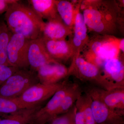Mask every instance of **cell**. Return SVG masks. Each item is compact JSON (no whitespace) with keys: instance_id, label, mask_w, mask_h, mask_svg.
Masks as SVG:
<instances>
[{"instance_id":"9a60e30c","label":"cell","mask_w":124,"mask_h":124,"mask_svg":"<svg viewBox=\"0 0 124 124\" xmlns=\"http://www.w3.org/2000/svg\"><path fill=\"white\" fill-rule=\"evenodd\" d=\"M68 27L63 23L61 19L48 20L45 23L42 36L50 39L63 40L69 33Z\"/></svg>"},{"instance_id":"5bb4252c","label":"cell","mask_w":124,"mask_h":124,"mask_svg":"<svg viewBox=\"0 0 124 124\" xmlns=\"http://www.w3.org/2000/svg\"><path fill=\"white\" fill-rule=\"evenodd\" d=\"M28 1L30 6L42 19H45L48 21L60 18L57 11L55 0H29Z\"/></svg>"},{"instance_id":"277c9868","label":"cell","mask_w":124,"mask_h":124,"mask_svg":"<svg viewBox=\"0 0 124 124\" xmlns=\"http://www.w3.org/2000/svg\"><path fill=\"white\" fill-rule=\"evenodd\" d=\"M67 83L64 81L46 85L39 82L29 87L19 97L15 99L23 108L39 106L43 102L51 98Z\"/></svg>"},{"instance_id":"3957f363","label":"cell","mask_w":124,"mask_h":124,"mask_svg":"<svg viewBox=\"0 0 124 124\" xmlns=\"http://www.w3.org/2000/svg\"><path fill=\"white\" fill-rule=\"evenodd\" d=\"M100 70L97 84L107 90L124 88V63L118 58L102 61L98 67Z\"/></svg>"},{"instance_id":"5b68a950","label":"cell","mask_w":124,"mask_h":124,"mask_svg":"<svg viewBox=\"0 0 124 124\" xmlns=\"http://www.w3.org/2000/svg\"><path fill=\"white\" fill-rule=\"evenodd\" d=\"M30 40L20 34L12 33L7 49L10 66L19 69L29 68L28 53Z\"/></svg>"},{"instance_id":"d6986e66","label":"cell","mask_w":124,"mask_h":124,"mask_svg":"<svg viewBox=\"0 0 124 124\" xmlns=\"http://www.w3.org/2000/svg\"><path fill=\"white\" fill-rule=\"evenodd\" d=\"M12 33L5 20L0 19V64L11 66L7 55V49Z\"/></svg>"},{"instance_id":"484cf974","label":"cell","mask_w":124,"mask_h":124,"mask_svg":"<svg viewBox=\"0 0 124 124\" xmlns=\"http://www.w3.org/2000/svg\"><path fill=\"white\" fill-rule=\"evenodd\" d=\"M76 107L75 122L76 124H85V119L84 113L81 109Z\"/></svg>"},{"instance_id":"8992f818","label":"cell","mask_w":124,"mask_h":124,"mask_svg":"<svg viewBox=\"0 0 124 124\" xmlns=\"http://www.w3.org/2000/svg\"><path fill=\"white\" fill-rule=\"evenodd\" d=\"M85 93L92 98L101 102L120 115L124 116V88L107 90L95 86H90Z\"/></svg>"},{"instance_id":"30bf717a","label":"cell","mask_w":124,"mask_h":124,"mask_svg":"<svg viewBox=\"0 0 124 124\" xmlns=\"http://www.w3.org/2000/svg\"><path fill=\"white\" fill-rule=\"evenodd\" d=\"M68 71L65 66L58 62L44 65L38 69L37 73L40 83L49 85L60 82L67 76Z\"/></svg>"},{"instance_id":"7402d4cb","label":"cell","mask_w":124,"mask_h":124,"mask_svg":"<svg viewBox=\"0 0 124 124\" xmlns=\"http://www.w3.org/2000/svg\"><path fill=\"white\" fill-rule=\"evenodd\" d=\"M74 35L73 42L82 44L87 36V28L82 14L78 12L75 15L74 21Z\"/></svg>"},{"instance_id":"d4e9b609","label":"cell","mask_w":124,"mask_h":124,"mask_svg":"<svg viewBox=\"0 0 124 124\" xmlns=\"http://www.w3.org/2000/svg\"><path fill=\"white\" fill-rule=\"evenodd\" d=\"M19 69L15 67L0 64V86Z\"/></svg>"},{"instance_id":"ac0fdd59","label":"cell","mask_w":124,"mask_h":124,"mask_svg":"<svg viewBox=\"0 0 124 124\" xmlns=\"http://www.w3.org/2000/svg\"><path fill=\"white\" fill-rule=\"evenodd\" d=\"M81 94L82 90L79 85L76 83L71 84L69 90L62 101L58 111L57 116L69 111Z\"/></svg>"},{"instance_id":"603a6c76","label":"cell","mask_w":124,"mask_h":124,"mask_svg":"<svg viewBox=\"0 0 124 124\" xmlns=\"http://www.w3.org/2000/svg\"><path fill=\"white\" fill-rule=\"evenodd\" d=\"M22 108H23L15 99L0 96V114H11Z\"/></svg>"},{"instance_id":"e0dca14e","label":"cell","mask_w":124,"mask_h":124,"mask_svg":"<svg viewBox=\"0 0 124 124\" xmlns=\"http://www.w3.org/2000/svg\"><path fill=\"white\" fill-rule=\"evenodd\" d=\"M41 107L20 109L14 113L0 114V124H29L35 112Z\"/></svg>"},{"instance_id":"9c48e42d","label":"cell","mask_w":124,"mask_h":124,"mask_svg":"<svg viewBox=\"0 0 124 124\" xmlns=\"http://www.w3.org/2000/svg\"><path fill=\"white\" fill-rule=\"evenodd\" d=\"M82 14L87 27L98 33L106 31L112 23V18L110 15L106 16L95 7L90 6L85 9Z\"/></svg>"},{"instance_id":"cb8c5ba5","label":"cell","mask_w":124,"mask_h":124,"mask_svg":"<svg viewBox=\"0 0 124 124\" xmlns=\"http://www.w3.org/2000/svg\"><path fill=\"white\" fill-rule=\"evenodd\" d=\"M76 110L75 106L74 105L66 113L57 116L48 124H76Z\"/></svg>"},{"instance_id":"8fae6325","label":"cell","mask_w":124,"mask_h":124,"mask_svg":"<svg viewBox=\"0 0 124 124\" xmlns=\"http://www.w3.org/2000/svg\"><path fill=\"white\" fill-rule=\"evenodd\" d=\"M91 99V108L97 124H124V116L99 100L92 98Z\"/></svg>"},{"instance_id":"52a82bcc","label":"cell","mask_w":124,"mask_h":124,"mask_svg":"<svg viewBox=\"0 0 124 124\" xmlns=\"http://www.w3.org/2000/svg\"><path fill=\"white\" fill-rule=\"evenodd\" d=\"M71 84H66L55 93L45 107L35 112L29 124H48L57 116L63 99Z\"/></svg>"},{"instance_id":"7c38bea8","label":"cell","mask_w":124,"mask_h":124,"mask_svg":"<svg viewBox=\"0 0 124 124\" xmlns=\"http://www.w3.org/2000/svg\"><path fill=\"white\" fill-rule=\"evenodd\" d=\"M40 38L42 40L46 52L51 58L59 63L69 58L72 49L68 41L65 39H50L42 35Z\"/></svg>"},{"instance_id":"2e32d148","label":"cell","mask_w":124,"mask_h":124,"mask_svg":"<svg viewBox=\"0 0 124 124\" xmlns=\"http://www.w3.org/2000/svg\"><path fill=\"white\" fill-rule=\"evenodd\" d=\"M91 49L96 56L94 64L100 61L117 58L119 51V44L116 46L111 41H94L91 46Z\"/></svg>"},{"instance_id":"4316f807","label":"cell","mask_w":124,"mask_h":124,"mask_svg":"<svg viewBox=\"0 0 124 124\" xmlns=\"http://www.w3.org/2000/svg\"><path fill=\"white\" fill-rule=\"evenodd\" d=\"M16 0H0V15L6 13L10 5Z\"/></svg>"},{"instance_id":"83f0119b","label":"cell","mask_w":124,"mask_h":124,"mask_svg":"<svg viewBox=\"0 0 124 124\" xmlns=\"http://www.w3.org/2000/svg\"><path fill=\"white\" fill-rule=\"evenodd\" d=\"M124 38L122 39L119 43V48L120 50L124 53Z\"/></svg>"},{"instance_id":"7a4b0ae2","label":"cell","mask_w":124,"mask_h":124,"mask_svg":"<svg viewBox=\"0 0 124 124\" xmlns=\"http://www.w3.org/2000/svg\"><path fill=\"white\" fill-rule=\"evenodd\" d=\"M39 82L37 72L29 68L19 69L0 86V96L16 98Z\"/></svg>"},{"instance_id":"6da1fadb","label":"cell","mask_w":124,"mask_h":124,"mask_svg":"<svg viewBox=\"0 0 124 124\" xmlns=\"http://www.w3.org/2000/svg\"><path fill=\"white\" fill-rule=\"evenodd\" d=\"M5 21L12 33L20 34L30 40L41 36L45 24L30 5L17 0L9 6L5 13Z\"/></svg>"},{"instance_id":"44dd1931","label":"cell","mask_w":124,"mask_h":124,"mask_svg":"<svg viewBox=\"0 0 124 124\" xmlns=\"http://www.w3.org/2000/svg\"><path fill=\"white\" fill-rule=\"evenodd\" d=\"M91 102V97L85 93L79 97L75 103V106L81 109L84 113L85 124H97L93 115Z\"/></svg>"},{"instance_id":"ba28073f","label":"cell","mask_w":124,"mask_h":124,"mask_svg":"<svg viewBox=\"0 0 124 124\" xmlns=\"http://www.w3.org/2000/svg\"><path fill=\"white\" fill-rule=\"evenodd\" d=\"M28 59L29 69L36 72L40 67L44 65L58 62L50 57L40 37L30 40Z\"/></svg>"},{"instance_id":"4fadbf2b","label":"cell","mask_w":124,"mask_h":124,"mask_svg":"<svg viewBox=\"0 0 124 124\" xmlns=\"http://www.w3.org/2000/svg\"><path fill=\"white\" fill-rule=\"evenodd\" d=\"M74 68L77 76L83 80L97 82L100 70L94 64L82 57L76 58L74 62Z\"/></svg>"},{"instance_id":"ffe728a7","label":"cell","mask_w":124,"mask_h":124,"mask_svg":"<svg viewBox=\"0 0 124 124\" xmlns=\"http://www.w3.org/2000/svg\"><path fill=\"white\" fill-rule=\"evenodd\" d=\"M55 4L62 21L67 26H70L74 22L75 17L72 4L67 0H55Z\"/></svg>"}]
</instances>
